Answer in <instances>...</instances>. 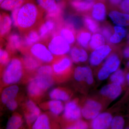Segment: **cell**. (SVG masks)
Instances as JSON below:
<instances>
[{
  "instance_id": "4",
  "label": "cell",
  "mask_w": 129,
  "mask_h": 129,
  "mask_svg": "<svg viewBox=\"0 0 129 129\" xmlns=\"http://www.w3.org/2000/svg\"><path fill=\"white\" fill-rule=\"evenodd\" d=\"M47 46L51 52L56 56H62L70 50V44L61 36H53L47 42Z\"/></svg>"
},
{
  "instance_id": "35",
  "label": "cell",
  "mask_w": 129,
  "mask_h": 129,
  "mask_svg": "<svg viewBox=\"0 0 129 129\" xmlns=\"http://www.w3.org/2000/svg\"><path fill=\"white\" fill-rule=\"evenodd\" d=\"M60 35L69 44H73L75 41L74 32L70 28L67 27L61 29Z\"/></svg>"
},
{
  "instance_id": "17",
  "label": "cell",
  "mask_w": 129,
  "mask_h": 129,
  "mask_svg": "<svg viewBox=\"0 0 129 129\" xmlns=\"http://www.w3.org/2000/svg\"><path fill=\"white\" fill-rule=\"evenodd\" d=\"M121 91L120 85L112 83L104 86L101 90V93L111 99H115L120 94Z\"/></svg>"
},
{
  "instance_id": "2",
  "label": "cell",
  "mask_w": 129,
  "mask_h": 129,
  "mask_svg": "<svg viewBox=\"0 0 129 129\" xmlns=\"http://www.w3.org/2000/svg\"><path fill=\"white\" fill-rule=\"evenodd\" d=\"M25 73L22 58L14 57L8 63L3 74V79L7 84H13L20 81Z\"/></svg>"
},
{
  "instance_id": "12",
  "label": "cell",
  "mask_w": 129,
  "mask_h": 129,
  "mask_svg": "<svg viewBox=\"0 0 129 129\" xmlns=\"http://www.w3.org/2000/svg\"><path fill=\"white\" fill-rule=\"evenodd\" d=\"M74 77L77 81H84L89 85L94 81L91 70L88 67H77L75 70Z\"/></svg>"
},
{
  "instance_id": "30",
  "label": "cell",
  "mask_w": 129,
  "mask_h": 129,
  "mask_svg": "<svg viewBox=\"0 0 129 129\" xmlns=\"http://www.w3.org/2000/svg\"><path fill=\"white\" fill-rule=\"evenodd\" d=\"M26 0H4L0 5L2 9L7 11H12L19 8Z\"/></svg>"
},
{
  "instance_id": "56",
  "label": "cell",
  "mask_w": 129,
  "mask_h": 129,
  "mask_svg": "<svg viewBox=\"0 0 129 129\" xmlns=\"http://www.w3.org/2000/svg\"><path fill=\"white\" fill-rule=\"evenodd\" d=\"M78 1H80V0H78Z\"/></svg>"
},
{
  "instance_id": "6",
  "label": "cell",
  "mask_w": 129,
  "mask_h": 129,
  "mask_svg": "<svg viewBox=\"0 0 129 129\" xmlns=\"http://www.w3.org/2000/svg\"><path fill=\"white\" fill-rule=\"evenodd\" d=\"M120 64V61L118 56L115 54H112L107 58L99 71L98 78L102 80L107 78L111 73L116 71Z\"/></svg>"
},
{
  "instance_id": "19",
  "label": "cell",
  "mask_w": 129,
  "mask_h": 129,
  "mask_svg": "<svg viewBox=\"0 0 129 129\" xmlns=\"http://www.w3.org/2000/svg\"><path fill=\"white\" fill-rule=\"evenodd\" d=\"M41 107L42 108L50 111L54 115H59L64 109L63 104L61 101L53 99L42 103Z\"/></svg>"
},
{
  "instance_id": "44",
  "label": "cell",
  "mask_w": 129,
  "mask_h": 129,
  "mask_svg": "<svg viewBox=\"0 0 129 129\" xmlns=\"http://www.w3.org/2000/svg\"><path fill=\"white\" fill-rule=\"evenodd\" d=\"M6 104L8 109L12 111L15 110L17 107L18 105L17 102L14 99L9 101Z\"/></svg>"
},
{
  "instance_id": "54",
  "label": "cell",
  "mask_w": 129,
  "mask_h": 129,
  "mask_svg": "<svg viewBox=\"0 0 129 129\" xmlns=\"http://www.w3.org/2000/svg\"><path fill=\"white\" fill-rule=\"evenodd\" d=\"M2 50V49H1V48H0V52H1V51Z\"/></svg>"
},
{
  "instance_id": "36",
  "label": "cell",
  "mask_w": 129,
  "mask_h": 129,
  "mask_svg": "<svg viewBox=\"0 0 129 129\" xmlns=\"http://www.w3.org/2000/svg\"><path fill=\"white\" fill-rule=\"evenodd\" d=\"M83 20L86 27L91 32L95 33L99 31V24L89 16H85Z\"/></svg>"
},
{
  "instance_id": "40",
  "label": "cell",
  "mask_w": 129,
  "mask_h": 129,
  "mask_svg": "<svg viewBox=\"0 0 129 129\" xmlns=\"http://www.w3.org/2000/svg\"><path fill=\"white\" fill-rule=\"evenodd\" d=\"M101 32L104 38L108 42H109L110 37L112 35V30L111 27L108 25H105L102 27Z\"/></svg>"
},
{
  "instance_id": "27",
  "label": "cell",
  "mask_w": 129,
  "mask_h": 129,
  "mask_svg": "<svg viewBox=\"0 0 129 129\" xmlns=\"http://www.w3.org/2000/svg\"><path fill=\"white\" fill-rule=\"evenodd\" d=\"M51 128L50 120L46 114H40L32 126V128L34 129H50Z\"/></svg>"
},
{
  "instance_id": "18",
  "label": "cell",
  "mask_w": 129,
  "mask_h": 129,
  "mask_svg": "<svg viewBox=\"0 0 129 129\" xmlns=\"http://www.w3.org/2000/svg\"><path fill=\"white\" fill-rule=\"evenodd\" d=\"M109 15L114 23L117 25L122 27L129 25V14L113 11L110 12Z\"/></svg>"
},
{
  "instance_id": "10",
  "label": "cell",
  "mask_w": 129,
  "mask_h": 129,
  "mask_svg": "<svg viewBox=\"0 0 129 129\" xmlns=\"http://www.w3.org/2000/svg\"><path fill=\"white\" fill-rule=\"evenodd\" d=\"M112 51L108 45H103L95 49L91 55L90 63L92 66L99 65Z\"/></svg>"
},
{
  "instance_id": "53",
  "label": "cell",
  "mask_w": 129,
  "mask_h": 129,
  "mask_svg": "<svg viewBox=\"0 0 129 129\" xmlns=\"http://www.w3.org/2000/svg\"><path fill=\"white\" fill-rule=\"evenodd\" d=\"M128 65L129 66V62H128Z\"/></svg>"
},
{
  "instance_id": "55",
  "label": "cell",
  "mask_w": 129,
  "mask_h": 129,
  "mask_svg": "<svg viewBox=\"0 0 129 129\" xmlns=\"http://www.w3.org/2000/svg\"><path fill=\"white\" fill-rule=\"evenodd\" d=\"M88 1H92V0H88Z\"/></svg>"
},
{
  "instance_id": "46",
  "label": "cell",
  "mask_w": 129,
  "mask_h": 129,
  "mask_svg": "<svg viewBox=\"0 0 129 129\" xmlns=\"http://www.w3.org/2000/svg\"><path fill=\"white\" fill-rule=\"evenodd\" d=\"M123 55L125 57L129 58V47L125 49L123 52Z\"/></svg>"
},
{
  "instance_id": "9",
  "label": "cell",
  "mask_w": 129,
  "mask_h": 129,
  "mask_svg": "<svg viewBox=\"0 0 129 129\" xmlns=\"http://www.w3.org/2000/svg\"><path fill=\"white\" fill-rule=\"evenodd\" d=\"M81 111L75 101L67 103L64 107L63 117L68 121H76L81 116Z\"/></svg>"
},
{
  "instance_id": "43",
  "label": "cell",
  "mask_w": 129,
  "mask_h": 129,
  "mask_svg": "<svg viewBox=\"0 0 129 129\" xmlns=\"http://www.w3.org/2000/svg\"><path fill=\"white\" fill-rule=\"evenodd\" d=\"M120 8L124 13L129 14V0H123L120 4Z\"/></svg>"
},
{
  "instance_id": "42",
  "label": "cell",
  "mask_w": 129,
  "mask_h": 129,
  "mask_svg": "<svg viewBox=\"0 0 129 129\" xmlns=\"http://www.w3.org/2000/svg\"><path fill=\"white\" fill-rule=\"evenodd\" d=\"M9 56L7 51L2 50L0 52V64L5 65L9 62Z\"/></svg>"
},
{
  "instance_id": "38",
  "label": "cell",
  "mask_w": 129,
  "mask_h": 129,
  "mask_svg": "<svg viewBox=\"0 0 129 129\" xmlns=\"http://www.w3.org/2000/svg\"><path fill=\"white\" fill-rule=\"evenodd\" d=\"M36 74L43 75H51L53 76V71L52 67L51 65H41L37 69L35 73Z\"/></svg>"
},
{
  "instance_id": "50",
  "label": "cell",
  "mask_w": 129,
  "mask_h": 129,
  "mask_svg": "<svg viewBox=\"0 0 129 129\" xmlns=\"http://www.w3.org/2000/svg\"><path fill=\"white\" fill-rule=\"evenodd\" d=\"M4 1V0H0V5Z\"/></svg>"
},
{
  "instance_id": "7",
  "label": "cell",
  "mask_w": 129,
  "mask_h": 129,
  "mask_svg": "<svg viewBox=\"0 0 129 129\" xmlns=\"http://www.w3.org/2000/svg\"><path fill=\"white\" fill-rule=\"evenodd\" d=\"M24 108L26 122L28 125L30 126L40 114V110L35 103L30 100L25 102Z\"/></svg>"
},
{
  "instance_id": "47",
  "label": "cell",
  "mask_w": 129,
  "mask_h": 129,
  "mask_svg": "<svg viewBox=\"0 0 129 129\" xmlns=\"http://www.w3.org/2000/svg\"><path fill=\"white\" fill-rule=\"evenodd\" d=\"M122 0H109L112 4L114 5H117L120 3Z\"/></svg>"
},
{
  "instance_id": "5",
  "label": "cell",
  "mask_w": 129,
  "mask_h": 129,
  "mask_svg": "<svg viewBox=\"0 0 129 129\" xmlns=\"http://www.w3.org/2000/svg\"><path fill=\"white\" fill-rule=\"evenodd\" d=\"M72 66V61L68 57L55 58L52 62L53 79L66 76L69 73Z\"/></svg>"
},
{
  "instance_id": "51",
  "label": "cell",
  "mask_w": 129,
  "mask_h": 129,
  "mask_svg": "<svg viewBox=\"0 0 129 129\" xmlns=\"http://www.w3.org/2000/svg\"><path fill=\"white\" fill-rule=\"evenodd\" d=\"M128 43L129 44V34H128Z\"/></svg>"
},
{
  "instance_id": "57",
  "label": "cell",
  "mask_w": 129,
  "mask_h": 129,
  "mask_svg": "<svg viewBox=\"0 0 129 129\" xmlns=\"http://www.w3.org/2000/svg\"></svg>"
},
{
  "instance_id": "33",
  "label": "cell",
  "mask_w": 129,
  "mask_h": 129,
  "mask_svg": "<svg viewBox=\"0 0 129 129\" xmlns=\"http://www.w3.org/2000/svg\"><path fill=\"white\" fill-rule=\"evenodd\" d=\"M91 34L85 30H81L77 34V40L78 43L84 47H88L89 42L91 39Z\"/></svg>"
},
{
  "instance_id": "11",
  "label": "cell",
  "mask_w": 129,
  "mask_h": 129,
  "mask_svg": "<svg viewBox=\"0 0 129 129\" xmlns=\"http://www.w3.org/2000/svg\"><path fill=\"white\" fill-rule=\"evenodd\" d=\"M38 6L47 14L48 17L57 16L60 12L56 0H34Z\"/></svg>"
},
{
  "instance_id": "31",
  "label": "cell",
  "mask_w": 129,
  "mask_h": 129,
  "mask_svg": "<svg viewBox=\"0 0 129 129\" xmlns=\"http://www.w3.org/2000/svg\"><path fill=\"white\" fill-rule=\"evenodd\" d=\"M22 124L23 119L22 116L18 113L14 114L8 120L7 125V128H20L22 125Z\"/></svg>"
},
{
  "instance_id": "45",
  "label": "cell",
  "mask_w": 129,
  "mask_h": 129,
  "mask_svg": "<svg viewBox=\"0 0 129 129\" xmlns=\"http://www.w3.org/2000/svg\"><path fill=\"white\" fill-rule=\"evenodd\" d=\"M19 8H18L12 11L11 19L12 24L14 27H17V17Z\"/></svg>"
},
{
  "instance_id": "41",
  "label": "cell",
  "mask_w": 129,
  "mask_h": 129,
  "mask_svg": "<svg viewBox=\"0 0 129 129\" xmlns=\"http://www.w3.org/2000/svg\"><path fill=\"white\" fill-rule=\"evenodd\" d=\"M88 128L87 124L85 122L82 120H78L67 127V128L72 129H87Z\"/></svg>"
},
{
  "instance_id": "16",
  "label": "cell",
  "mask_w": 129,
  "mask_h": 129,
  "mask_svg": "<svg viewBox=\"0 0 129 129\" xmlns=\"http://www.w3.org/2000/svg\"><path fill=\"white\" fill-rule=\"evenodd\" d=\"M24 35L23 48L21 50L23 53L32 45L38 42L41 39L37 29L30 30Z\"/></svg>"
},
{
  "instance_id": "39",
  "label": "cell",
  "mask_w": 129,
  "mask_h": 129,
  "mask_svg": "<svg viewBox=\"0 0 129 129\" xmlns=\"http://www.w3.org/2000/svg\"><path fill=\"white\" fill-rule=\"evenodd\" d=\"M124 125L123 119L120 116H117L112 119L111 126L113 129L123 128Z\"/></svg>"
},
{
  "instance_id": "3",
  "label": "cell",
  "mask_w": 129,
  "mask_h": 129,
  "mask_svg": "<svg viewBox=\"0 0 129 129\" xmlns=\"http://www.w3.org/2000/svg\"><path fill=\"white\" fill-rule=\"evenodd\" d=\"M24 53L32 55L42 62L52 63L55 58L46 45L40 42H38L32 45Z\"/></svg>"
},
{
  "instance_id": "49",
  "label": "cell",
  "mask_w": 129,
  "mask_h": 129,
  "mask_svg": "<svg viewBox=\"0 0 129 129\" xmlns=\"http://www.w3.org/2000/svg\"><path fill=\"white\" fill-rule=\"evenodd\" d=\"M127 79H128V82L129 83V73L128 74V75H127Z\"/></svg>"
},
{
  "instance_id": "26",
  "label": "cell",
  "mask_w": 129,
  "mask_h": 129,
  "mask_svg": "<svg viewBox=\"0 0 129 129\" xmlns=\"http://www.w3.org/2000/svg\"><path fill=\"white\" fill-rule=\"evenodd\" d=\"M94 5V2L91 1H80L75 0L71 2L73 8L78 12H87L92 9Z\"/></svg>"
},
{
  "instance_id": "28",
  "label": "cell",
  "mask_w": 129,
  "mask_h": 129,
  "mask_svg": "<svg viewBox=\"0 0 129 129\" xmlns=\"http://www.w3.org/2000/svg\"><path fill=\"white\" fill-rule=\"evenodd\" d=\"M114 33L111 36L109 42L112 44H117L120 42L127 35L126 29L122 26H115L114 27Z\"/></svg>"
},
{
  "instance_id": "29",
  "label": "cell",
  "mask_w": 129,
  "mask_h": 129,
  "mask_svg": "<svg viewBox=\"0 0 129 129\" xmlns=\"http://www.w3.org/2000/svg\"><path fill=\"white\" fill-rule=\"evenodd\" d=\"M49 96L53 100L63 101H68L70 98L68 92L60 88H55L52 90L50 92Z\"/></svg>"
},
{
  "instance_id": "25",
  "label": "cell",
  "mask_w": 129,
  "mask_h": 129,
  "mask_svg": "<svg viewBox=\"0 0 129 129\" xmlns=\"http://www.w3.org/2000/svg\"><path fill=\"white\" fill-rule=\"evenodd\" d=\"M19 90V87L16 85H11L5 88L2 94V101L4 104H6L9 101L15 99Z\"/></svg>"
},
{
  "instance_id": "23",
  "label": "cell",
  "mask_w": 129,
  "mask_h": 129,
  "mask_svg": "<svg viewBox=\"0 0 129 129\" xmlns=\"http://www.w3.org/2000/svg\"><path fill=\"white\" fill-rule=\"evenodd\" d=\"M55 27V22L51 19H48L45 22H42L38 29L41 39H46L54 30Z\"/></svg>"
},
{
  "instance_id": "34",
  "label": "cell",
  "mask_w": 129,
  "mask_h": 129,
  "mask_svg": "<svg viewBox=\"0 0 129 129\" xmlns=\"http://www.w3.org/2000/svg\"><path fill=\"white\" fill-rule=\"evenodd\" d=\"M105 39L102 35L99 34H95L91 38L89 43L90 48L95 50L99 47L105 45Z\"/></svg>"
},
{
  "instance_id": "20",
  "label": "cell",
  "mask_w": 129,
  "mask_h": 129,
  "mask_svg": "<svg viewBox=\"0 0 129 129\" xmlns=\"http://www.w3.org/2000/svg\"><path fill=\"white\" fill-rule=\"evenodd\" d=\"M27 91L29 96L31 99L36 101L41 99L45 92L37 85L32 78L29 80Z\"/></svg>"
},
{
  "instance_id": "24",
  "label": "cell",
  "mask_w": 129,
  "mask_h": 129,
  "mask_svg": "<svg viewBox=\"0 0 129 129\" xmlns=\"http://www.w3.org/2000/svg\"><path fill=\"white\" fill-rule=\"evenodd\" d=\"M70 55L72 60L76 63L85 62L88 58V54L84 50L76 46L70 50Z\"/></svg>"
},
{
  "instance_id": "8",
  "label": "cell",
  "mask_w": 129,
  "mask_h": 129,
  "mask_svg": "<svg viewBox=\"0 0 129 129\" xmlns=\"http://www.w3.org/2000/svg\"><path fill=\"white\" fill-rule=\"evenodd\" d=\"M101 105L95 101H87L81 110V114L85 118L93 119L99 114L101 109Z\"/></svg>"
},
{
  "instance_id": "32",
  "label": "cell",
  "mask_w": 129,
  "mask_h": 129,
  "mask_svg": "<svg viewBox=\"0 0 129 129\" xmlns=\"http://www.w3.org/2000/svg\"><path fill=\"white\" fill-rule=\"evenodd\" d=\"M3 19L0 26V35L4 36L11 30L12 24L11 18L9 15L5 14L3 15Z\"/></svg>"
},
{
  "instance_id": "1",
  "label": "cell",
  "mask_w": 129,
  "mask_h": 129,
  "mask_svg": "<svg viewBox=\"0 0 129 129\" xmlns=\"http://www.w3.org/2000/svg\"><path fill=\"white\" fill-rule=\"evenodd\" d=\"M44 12L34 0H26L18 13L17 27L19 32L24 35L38 29L43 22Z\"/></svg>"
},
{
  "instance_id": "52",
  "label": "cell",
  "mask_w": 129,
  "mask_h": 129,
  "mask_svg": "<svg viewBox=\"0 0 129 129\" xmlns=\"http://www.w3.org/2000/svg\"><path fill=\"white\" fill-rule=\"evenodd\" d=\"M56 1L59 2L61 1H63V0H56Z\"/></svg>"
},
{
  "instance_id": "15",
  "label": "cell",
  "mask_w": 129,
  "mask_h": 129,
  "mask_svg": "<svg viewBox=\"0 0 129 129\" xmlns=\"http://www.w3.org/2000/svg\"><path fill=\"white\" fill-rule=\"evenodd\" d=\"M32 78L37 85L45 92L53 85L54 82L53 76L51 75L36 74Z\"/></svg>"
},
{
  "instance_id": "48",
  "label": "cell",
  "mask_w": 129,
  "mask_h": 129,
  "mask_svg": "<svg viewBox=\"0 0 129 129\" xmlns=\"http://www.w3.org/2000/svg\"><path fill=\"white\" fill-rule=\"evenodd\" d=\"M3 15L0 13V26H1V24L2 22L3 19Z\"/></svg>"
},
{
  "instance_id": "22",
  "label": "cell",
  "mask_w": 129,
  "mask_h": 129,
  "mask_svg": "<svg viewBox=\"0 0 129 129\" xmlns=\"http://www.w3.org/2000/svg\"><path fill=\"white\" fill-rule=\"evenodd\" d=\"M92 16L97 21H102L105 20L106 9L104 3L99 2L94 4L92 8Z\"/></svg>"
},
{
  "instance_id": "13",
  "label": "cell",
  "mask_w": 129,
  "mask_h": 129,
  "mask_svg": "<svg viewBox=\"0 0 129 129\" xmlns=\"http://www.w3.org/2000/svg\"><path fill=\"white\" fill-rule=\"evenodd\" d=\"M112 119V115L109 113L100 114L93 119L91 127L94 129L108 128L111 125Z\"/></svg>"
},
{
  "instance_id": "37",
  "label": "cell",
  "mask_w": 129,
  "mask_h": 129,
  "mask_svg": "<svg viewBox=\"0 0 129 129\" xmlns=\"http://www.w3.org/2000/svg\"><path fill=\"white\" fill-rule=\"evenodd\" d=\"M110 80L112 83L119 85L122 84L124 82L125 80L123 73L120 70L116 71L111 75Z\"/></svg>"
},
{
  "instance_id": "21",
  "label": "cell",
  "mask_w": 129,
  "mask_h": 129,
  "mask_svg": "<svg viewBox=\"0 0 129 129\" xmlns=\"http://www.w3.org/2000/svg\"><path fill=\"white\" fill-rule=\"evenodd\" d=\"M23 48V40L18 34L14 33L9 36L8 48L13 52L18 50L21 51Z\"/></svg>"
},
{
  "instance_id": "14",
  "label": "cell",
  "mask_w": 129,
  "mask_h": 129,
  "mask_svg": "<svg viewBox=\"0 0 129 129\" xmlns=\"http://www.w3.org/2000/svg\"><path fill=\"white\" fill-rule=\"evenodd\" d=\"M25 73H34L41 65L42 62L29 54H25L22 58Z\"/></svg>"
}]
</instances>
